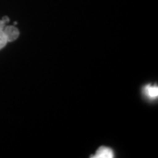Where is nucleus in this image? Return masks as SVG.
I'll return each instance as SVG.
<instances>
[{"label": "nucleus", "instance_id": "7ed1b4c3", "mask_svg": "<svg viewBox=\"0 0 158 158\" xmlns=\"http://www.w3.org/2000/svg\"><path fill=\"white\" fill-rule=\"evenodd\" d=\"M144 93L146 94L148 98H149L151 99H155L158 96V87L148 85L144 88Z\"/></svg>", "mask_w": 158, "mask_h": 158}, {"label": "nucleus", "instance_id": "39448f33", "mask_svg": "<svg viewBox=\"0 0 158 158\" xmlns=\"http://www.w3.org/2000/svg\"><path fill=\"white\" fill-rule=\"evenodd\" d=\"M6 23L3 20V19H0V30L1 31H3V29L5 28V27H6Z\"/></svg>", "mask_w": 158, "mask_h": 158}, {"label": "nucleus", "instance_id": "f257e3e1", "mask_svg": "<svg viewBox=\"0 0 158 158\" xmlns=\"http://www.w3.org/2000/svg\"><path fill=\"white\" fill-rule=\"evenodd\" d=\"M3 32L6 35L8 42H11V41L16 40L18 39V37L19 36V31L14 26H8V27L6 26L5 28L3 29Z\"/></svg>", "mask_w": 158, "mask_h": 158}, {"label": "nucleus", "instance_id": "423d86ee", "mask_svg": "<svg viewBox=\"0 0 158 158\" xmlns=\"http://www.w3.org/2000/svg\"><path fill=\"white\" fill-rule=\"evenodd\" d=\"M2 19H3V20H4V21L6 23V24H7V23L10 21V19L7 17V16H4V17L2 18Z\"/></svg>", "mask_w": 158, "mask_h": 158}, {"label": "nucleus", "instance_id": "f03ea898", "mask_svg": "<svg viewBox=\"0 0 158 158\" xmlns=\"http://www.w3.org/2000/svg\"><path fill=\"white\" fill-rule=\"evenodd\" d=\"M114 156L113 151L107 147H100L97 150L96 155L92 157L95 158H113Z\"/></svg>", "mask_w": 158, "mask_h": 158}, {"label": "nucleus", "instance_id": "20e7f679", "mask_svg": "<svg viewBox=\"0 0 158 158\" xmlns=\"http://www.w3.org/2000/svg\"><path fill=\"white\" fill-rule=\"evenodd\" d=\"M7 42H8V41H7V39H6V35L4 34V32L0 30V50L6 47V45L7 44Z\"/></svg>", "mask_w": 158, "mask_h": 158}]
</instances>
